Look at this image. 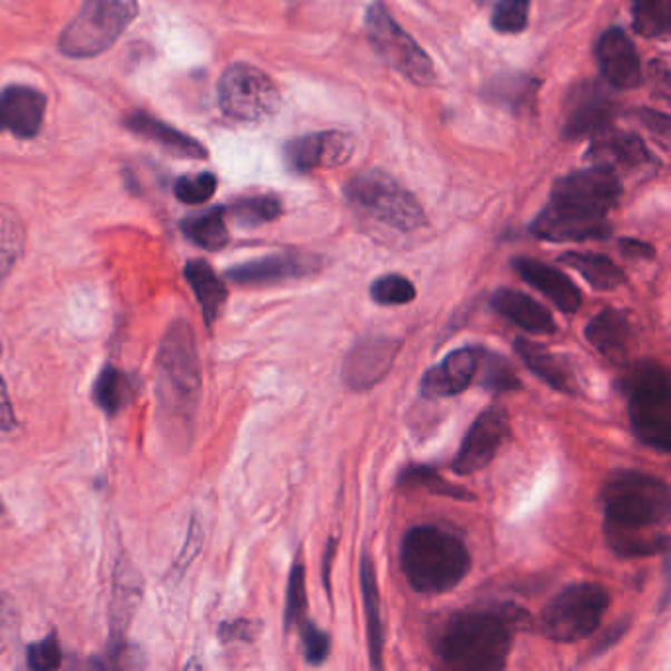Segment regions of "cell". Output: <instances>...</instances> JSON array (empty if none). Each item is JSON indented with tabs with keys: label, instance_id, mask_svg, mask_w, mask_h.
Returning a JSON list of instances; mask_svg holds the SVG:
<instances>
[{
	"label": "cell",
	"instance_id": "1",
	"mask_svg": "<svg viewBox=\"0 0 671 671\" xmlns=\"http://www.w3.org/2000/svg\"><path fill=\"white\" fill-rule=\"evenodd\" d=\"M670 487L640 470H614L604 480V537L619 557H648L668 550L658 526L670 516Z\"/></svg>",
	"mask_w": 671,
	"mask_h": 671
},
{
	"label": "cell",
	"instance_id": "2",
	"mask_svg": "<svg viewBox=\"0 0 671 671\" xmlns=\"http://www.w3.org/2000/svg\"><path fill=\"white\" fill-rule=\"evenodd\" d=\"M621 179L604 166L560 177L529 233L550 243L601 241L611 235L609 213L621 202Z\"/></svg>",
	"mask_w": 671,
	"mask_h": 671
},
{
	"label": "cell",
	"instance_id": "3",
	"mask_svg": "<svg viewBox=\"0 0 671 671\" xmlns=\"http://www.w3.org/2000/svg\"><path fill=\"white\" fill-rule=\"evenodd\" d=\"M528 622L514 604H495L455 613L437 630L434 650L445 668L455 671L503 670L516 630Z\"/></svg>",
	"mask_w": 671,
	"mask_h": 671
},
{
	"label": "cell",
	"instance_id": "4",
	"mask_svg": "<svg viewBox=\"0 0 671 671\" xmlns=\"http://www.w3.org/2000/svg\"><path fill=\"white\" fill-rule=\"evenodd\" d=\"M156 395L164 428L174 437H189L202 398V362L185 319H176L159 341Z\"/></svg>",
	"mask_w": 671,
	"mask_h": 671
},
{
	"label": "cell",
	"instance_id": "5",
	"mask_svg": "<svg viewBox=\"0 0 671 671\" xmlns=\"http://www.w3.org/2000/svg\"><path fill=\"white\" fill-rule=\"evenodd\" d=\"M403 575L421 595H441L457 587L470 570L469 550L455 532L416 526L402 539Z\"/></svg>",
	"mask_w": 671,
	"mask_h": 671
},
{
	"label": "cell",
	"instance_id": "6",
	"mask_svg": "<svg viewBox=\"0 0 671 671\" xmlns=\"http://www.w3.org/2000/svg\"><path fill=\"white\" fill-rule=\"evenodd\" d=\"M634 436L660 454L671 449V382L660 362H638L622 380Z\"/></svg>",
	"mask_w": 671,
	"mask_h": 671
},
{
	"label": "cell",
	"instance_id": "7",
	"mask_svg": "<svg viewBox=\"0 0 671 671\" xmlns=\"http://www.w3.org/2000/svg\"><path fill=\"white\" fill-rule=\"evenodd\" d=\"M138 0H85L59 36V51L74 59L101 56L135 22Z\"/></svg>",
	"mask_w": 671,
	"mask_h": 671
},
{
	"label": "cell",
	"instance_id": "8",
	"mask_svg": "<svg viewBox=\"0 0 671 671\" xmlns=\"http://www.w3.org/2000/svg\"><path fill=\"white\" fill-rule=\"evenodd\" d=\"M344 195L353 207L400 233H414L428 223L420 202L382 169L353 177L344 185Z\"/></svg>",
	"mask_w": 671,
	"mask_h": 671
},
{
	"label": "cell",
	"instance_id": "9",
	"mask_svg": "<svg viewBox=\"0 0 671 671\" xmlns=\"http://www.w3.org/2000/svg\"><path fill=\"white\" fill-rule=\"evenodd\" d=\"M611 604L606 589L596 583H575L563 589L542 613V630L550 640L571 644L591 636Z\"/></svg>",
	"mask_w": 671,
	"mask_h": 671
},
{
	"label": "cell",
	"instance_id": "10",
	"mask_svg": "<svg viewBox=\"0 0 671 671\" xmlns=\"http://www.w3.org/2000/svg\"><path fill=\"white\" fill-rule=\"evenodd\" d=\"M364 25L370 43L390 68L410 79L414 85L429 87L436 84V69L428 54L390 17L385 4H370Z\"/></svg>",
	"mask_w": 671,
	"mask_h": 671
},
{
	"label": "cell",
	"instance_id": "11",
	"mask_svg": "<svg viewBox=\"0 0 671 671\" xmlns=\"http://www.w3.org/2000/svg\"><path fill=\"white\" fill-rule=\"evenodd\" d=\"M218 107L241 123H261L280 109V93L264 71L249 64H235L218 81Z\"/></svg>",
	"mask_w": 671,
	"mask_h": 671
},
{
	"label": "cell",
	"instance_id": "12",
	"mask_svg": "<svg viewBox=\"0 0 671 671\" xmlns=\"http://www.w3.org/2000/svg\"><path fill=\"white\" fill-rule=\"evenodd\" d=\"M619 103L606 85L585 81L575 85L565 103L562 133L570 140L603 135L611 130Z\"/></svg>",
	"mask_w": 671,
	"mask_h": 671
},
{
	"label": "cell",
	"instance_id": "13",
	"mask_svg": "<svg viewBox=\"0 0 671 671\" xmlns=\"http://www.w3.org/2000/svg\"><path fill=\"white\" fill-rule=\"evenodd\" d=\"M508 436L510 424L503 408L493 406L483 411L463 437L461 447L451 463L455 475L467 477L488 467Z\"/></svg>",
	"mask_w": 671,
	"mask_h": 671
},
{
	"label": "cell",
	"instance_id": "14",
	"mask_svg": "<svg viewBox=\"0 0 671 671\" xmlns=\"http://www.w3.org/2000/svg\"><path fill=\"white\" fill-rule=\"evenodd\" d=\"M353 152V136L341 130H323L288 140L284 146V162L290 172L310 174L315 169L343 166L351 159Z\"/></svg>",
	"mask_w": 671,
	"mask_h": 671
},
{
	"label": "cell",
	"instance_id": "15",
	"mask_svg": "<svg viewBox=\"0 0 671 671\" xmlns=\"http://www.w3.org/2000/svg\"><path fill=\"white\" fill-rule=\"evenodd\" d=\"M402 351V339L388 336H370L359 339L343 362V378L353 390L377 387L395 367Z\"/></svg>",
	"mask_w": 671,
	"mask_h": 671
},
{
	"label": "cell",
	"instance_id": "16",
	"mask_svg": "<svg viewBox=\"0 0 671 671\" xmlns=\"http://www.w3.org/2000/svg\"><path fill=\"white\" fill-rule=\"evenodd\" d=\"M323 262L308 252H280L262 259L236 264L227 270V278L239 285H276L318 274Z\"/></svg>",
	"mask_w": 671,
	"mask_h": 671
},
{
	"label": "cell",
	"instance_id": "17",
	"mask_svg": "<svg viewBox=\"0 0 671 671\" xmlns=\"http://www.w3.org/2000/svg\"><path fill=\"white\" fill-rule=\"evenodd\" d=\"M48 97L30 85H9L0 91V133L30 140L40 135Z\"/></svg>",
	"mask_w": 671,
	"mask_h": 671
},
{
	"label": "cell",
	"instance_id": "18",
	"mask_svg": "<svg viewBox=\"0 0 671 671\" xmlns=\"http://www.w3.org/2000/svg\"><path fill=\"white\" fill-rule=\"evenodd\" d=\"M596 61L604 81L613 89H636L642 84V66L636 46L621 28L606 30L596 42Z\"/></svg>",
	"mask_w": 671,
	"mask_h": 671
},
{
	"label": "cell",
	"instance_id": "19",
	"mask_svg": "<svg viewBox=\"0 0 671 671\" xmlns=\"http://www.w3.org/2000/svg\"><path fill=\"white\" fill-rule=\"evenodd\" d=\"M480 347H461L421 378V395L431 400L465 392L477 380Z\"/></svg>",
	"mask_w": 671,
	"mask_h": 671
},
{
	"label": "cell",
	"instance_id": "20",
	"mask_svg": "<svg viewBox=\"0 0 671 671\" xmlns=\"http://www.w3.org/2000/svg\"><path fill=\"white\" fill-rule=\"evenodd\" d=\"M513 269L518 272V276L526 284L546 295L557 310H562L567 315L580 311L581 303H583L581 290L570 276L563 274L562 270L554 269L546 262H539L536 259H526V256L514 259Z\"/></svg>",
	"mask_w": 671,
	"mask_h": 671
},
{
	"label": "cell",
	"instance_id": "21",
	"mask_svg": "<svg viewBox=\"0 0 671 671\" xmlns=\"http://www.w3.org/2000/svg\"><path fill=\"white\" fill-rule=\"evenodd\" d=\"M125 128L128 133L158 144L159 148L179 156V158L205 159L210 150L194 136L185 135L176 126L168 125L159 118L152 117L146 110H133L125 117Z\"/></svg>",
	"mask_w": 671,
	"mask_h": 671
},
{
	"label": "cell",
	"instance_id": "22",
	"mask_svg": "<svg viewBox=\"0 0 671 671\" xmlns=\"http://www.w3.org/2000/svg\"><path fill=\"white\" fill-rule=\"evenodd\" d=\"M493 310L508 319L516 328L528 331L529 336H552L557 331L552 311L546 310L542 303L534 298L522 294L518 290L500 288L493 295Z\"/></svg>",
	"mask_w": 671,
	"mask_h": 671
},
{
	"label": "cell",
	"instance_id": "23",
	"mask_svg": "<svg viewBox=\"0 0 671 671\" xmlns=\"http://www.w3.org/2000/svg\"><path fill=\"white\" fill-rule=\"evenodd\" d=\"M589 158L595 159L596 166L604 168L624 169H642L654 164L652 154L648 152L646 144L642 143L636 135L630 133H611L606 130L601 136H596L595 144L589 150Z\"/></svg>",
	"mask_w": 671,
	"mask_h": 671
},
{
	"label": "cell",
	"instance_id": "24",
	"mask_svg": "<svg viewBox=\"0 0 671 671\" xmlns=\"http://www.w3.org/2000/svg\"><path fill=\"white\" fill-rule=\"evenodd\" d=\"M514 349H516L522 362L539 380H544L557 392H563V395H577L580 392L575 372L571 369L570 362L562 359L560 354L552 353V351H547L546 347L534 343L529 339H524V337L516 339Z\"/></svg>",
	"mask_w": 671,
	"mask_h": 671
},
{
	"label": "cell",
	"instance_id": "25",
	"mask_svg": "<svg viewBox=\"0 0 671 671\" xmlns=\"http://www.w3.org/2000/svg\"><path fill=\"white\" fill-rule=\"evenodd\" d=\"M585 337L609 361L624 362L632 341L629 315L624 311L606 308L589 321Z\"/></svg>",
	"mask_w": 671,
	"mask_h": 671
},
{
	"label": "cell",
	"instance_id": "26",
	"mask_svg": "<svg viewBox=\"0 0 671 671\" xmlns=\"http://www.w3.org/2000/svg\"><path fill=\"white\" fill-rule=\"evenodd\" d=\"M542 81L536 77L518 74V71H504L490 79L485 89V99L496 107L510 110L513 115H528L536 109L537 91Z\"/></svg>",
	"mask_w": 671,
	"mask_h": 671
},
{
	"label": "cell",
	"instance_id": "27",
	"mask_svg": "<svg viewBox=\"0 0 671 671\" xmlns=\"http://www.w3.org/2000/svg\"><path fill=\"white\" fill-rule=\"evenodd\" d=\"M143 596V583L130 563L120 562L115 570V587L110 604V644L125 642L126 629L135 616Z\"/></svg>",
	"mask_w": 671,
	"mask_h": 671
},
{
	"label": "cell",
	"instance_id": "28",
	"mask_svg": "<svg viewBox=\"0 0 671 671\" xmlns=\"http://www.w3.org/2000/svg\"><path fill=\"white\" fill-rule=\"evenodd\" d=\"M184 276L189 288L194 290L195 300L202 308L203 321L207 328H213L221 311L227 303L228 292L225 282L218 278L210 262L203 259H194L187 262Z\"/></svg>",
	"mask_w": 671,
	"mask_h": 671
},
{
	"label": "cell",
	"instance_id": "29",
	"mask_svg": "<svg viewBox=\"0 0 671 671\" xmlns=\"http://www.w3.org/2000/svg\"><path fill=\"white\" fill-rule=\"evenodd\" d=\"M361 591L364 613H367V632H369L370 665L382 668L385 652V624L380 614V591H378L377 571L369 555L361 560Z\"/></svg>",
	"mask_w": 671,
	"mask_h": 671
},
{
	"label": "cell",
	"instance_id": "30",
	"mask_svg": "<svg viewBox=\"0 0 671 671\" xmlns=\"http://www.w3.org/2000/svg\"><path fill=\"white\" fill-rule=\"evenodd\" d=\"M560 262L565 266H570V269L577 270L596 292H611L614 288H619V285L626 282L624 270L604 254L565 252Z\"/></svg>",
	"mask_w": 671,
	"mask_h": 671
},
{
	"label": "cell",
	"instance_id": "31",
	"mask_svg": "<svg viewBox=\"0 0 671 671\" xmlns=\"http://www.w3.org/2000/svg\"><path fill=\"white\" fill-rule=\"evenodd\" d=\"M135 395L136 387L133 378L113 364H105L93 385L95 406L109 418H115L125 410Z\"/></svg>",
	"mask_w": 671,
	"mask_h": 671
},
{
	"label": "cell",
	"instance_id": "32",
	"mask_svg": "<svg viewBox=\"0 0 671 671\" xmlns=\"http://www.w3.org/2000/svg\"><path fill=\"white\" fill-rule=\"evenodd\" d=\"M182 233L192 243L202 246L205 251H221L228 244V228L225 223V207H211V210L195 213L182 221Z\"/></svg>",
	"mask_w": 671,
	"mask_h": 671
},
{
	"label": "cell",
	"instance_id": "33",
	"mask_svg": "<svg viewBox=\"0 0 671 671\" xmlns=\"http://www.w3.org/2000/svg\"><path fill=\"white\" fill-rule=\"evenodd\" d=\"M26 244L25 221L17 210L0 205V288L14 270Z\"/></svg>",
	"mask_w": 671,
	"mask_h": 671
},
{
	"label": "cell",
	"instance_id": "34",
	"mask_svg": "<svg viewBox=\"0 0 671 671\" xmlns=\"http://www.w3.org/2000/svg\"><path fill=\"white\" fill-rule=\"evenodd\" d=\"M225 210L236 225L246 228L261 227L282 215V202L274 194L249 195L231 203Z\"/></svg>",
	"mask_w": 671,
	"mask_h": 671
},
{
	"label": "cell",
	"instance_id": "35",
	"mask_svg": "<svg viewBox=\"0 0 671 671\" xmlns=\"http://www.w3.org/2000/svg\"><path fill=\"white\" fill-rule=\"evenodd\" d=\"M398 487L426 488L431 495L447 496V498H455V500H473L475 498V495H470L469 490L447 483L437 473V469L429 467V465H408L398 477Z\"/></svg>",
	"mask_w": 671,
	"mask_h": 671
},
{
	"label": "cell",
	"instance_id": "36",
	"mask_svg": "<svg viewBox=\"0 0 671 671\" xmlns=\"http://www.w3.org/2000/svg\"><path fill=\"white\" fill-rule=\"evenodd\" d=\"M475 382L493 392H506L522 387L513 364L506 361L503 354L493 353L487 349H480V364Z\"/></svg>",
	"mask_w": 671,
	"mask_h": 671
},
{
	"label": "cell",
	"instance_id": "37",
	"mask_svg": "<svg viewBox=\"0 0 671 671\" xmlns=\"http://www.w3.org/2000/svg\"><path fill=\"white\" fill-rule=\"evenodd\" d=\"M634 30L646 38H660L670 30L671 0H634Z\"/></svg>",
	"mask_w": 671,
	"mask_h": 671
},
{
	"label": "cell",
	"instance_id": "38",
	"mask_svg": "<svg viewBox=\"0 0 671 671\" xmlns=\"http://www.w3.org/2000/svg\"><path fill=\"white\" fill-rule=\"evenodd\" d=\"M416 285L402 274H385L370 285L372 302L385 308L408 305L416 300Z\"/></svg>",
	"mask_w": 671,
	"mask_h": 671
},
{
	"label": "cell",
	"instance_id": "39",
	"mask_svg": "<svg viewBox=\"0 0 671 671\" xmlns=\"http://www.w3.org/2000/svg\"><path fill=\"white\" fill-rule=\"evenodd\" d=\"M217 185V176L211 172L185 174L176 179L174 194H176L177 202L185 203V205H203L215 195Z\"/></svg>",
	"mask_w": 671,
	"mask_h": 671
},
{
	"label": "cell",
	"instance_id": "40",
	"mask_svg": "<svg viewBox=\"0 0 671 671\" xmlns=\"http://www.w3.org/2000/svg\"><path fill=\"white\" fill-rule=\"evenodd\" d=\"M308 609V595H305V570L302 563H295L290 573L288 583V596H285V630L300 629L305 619Z\"/></svg>",
	"mask_w": 671,
	"mask_h": 671
},
{
	"label": "cell",
	"instance_id": "41",
	"mask_svg": "<svg viewBox=\"0 0 671 671\" xmlns=\"http://www.w3.org/2000/svg\"><path fill=\"white\" fill-rule=\"evenodd\" d=\"M529 0H498L493 28L503 35H518L528 28Z\"/></svg>",
	"mask_w": 671,
	"mask_h": 671
},
{
	"label": "cell",
	"instance_id": "42",
	"mask_svg": "<svg viewBox=\"0 0 671 671\" xmlns=\"http://www.w3.org/2000/svg\"><path fill=\"white\" fill-rule=\"evenodd\" d=\"M28 668L36 671L58 670L64 663V652L59 646L58 634L51 632L38 644H30L26 650Z\"/></svg>",
	"mask_w": 671,
	"mask_h": 671
},
{
	"label": "cell",
	"instance_id": "43",
	"mask_svg": "<svg viewBox=\"0 0 671 671\" xmlns=\"http://www.w3.org/2000/svg\"><path fill=\"white\" fill-rule=\"evenodd\" d=\"M298 630L302 634L305 662L310 665H321L325 662L329 652H331V640H329L328 632L319 630L311 621L303 622Z\"/></svg>",
	"mask_w": 671,
	"mask_h": 671
},
{
	"label": "cell",
	"instance_id": "44",
	"mask_svg": "<svg viewBox=\"0 0 671 671\" xmlns=\"http://www.w3.org/2000/svg\"><path fill=\"white\" fill-rule=\"evenodd\" d=\"M18 630H20V621H18L17 604L9 595L0 593V652L14 642Z\"/></svg>",
	"mask_w": 671,
	"mask_h": 671
},
{
	"label": "cell",
	"instance_id": "45",
	"mask_svg": "<svg viewBox=\"0 0 671 671\" xmlns=\"http://www.w3.org/2000/svg\"><path fill=\"white\" fill-rule=\"evenodd\" d=\"M256 632H259L256 622L239 619V621L221 622L217 634L223 644H233V642H252L256 638Z\"/></svg>",
	"mask_w": 671,
	"mask_h": 671
},
{
	"label": "cell",
	"instance_id": "46",
	"mask_svg": "<svg viewBox=\"0 0 671 671\" xmlns=\"http://www.w3.org/2000/svg\"><path fill=\"white\" fill-rule=\"evenodd\" d=\"M200 546H202V528H200V524L194 521L192 522V526H189V534H187L185 547L182 550L179 557H177V570L185 571V567L194 560L195 554L200 552Z\"/></svg>",
	"mask_w": 671,
	"mask_h": 671
},
{
	"label": "cell",
	"instance_id": "47",
	"mask_svg": "<svg viewBox=\"0 0 671 671\" xmlns=\"http://www.w3.org/2000/svg\"><path fill=\"white\" fill-rule=\"evenodd\" d=\"M17 426V414L10 402L9 388L4 378L0 377V431H12Z\"/></svg>",
	"mask_w": 671,
	"mask_h": 671
},
{
	"label": "cell",
	"instance_id": "48",
	"mask_svg": "<svg viewBox=\"0 0 671 671\" xmlns=\"http://www.w3.org/2000/svg\"><path fill=\"white\" fill-rule=\"evenodd\" d=\"M621 251L629 259H648L650 261V259H654L655 256L652 244L642 243V241H636V239H622Z\"/></svg>",
	"mask_w": 671,
	"mask_h": 671
},
{
	"label": "cell",
	"instance_id": "49",
	"mask_svg": "<svg viewBox=\"0 0 671 671\" xmlns=\"http://www.w3.org/2000/svg\"><path fill=\"white\" fill-rule=\"evenodd\" d=\"M638 118H642L650 126V130H655V133H662V135L668 136L670 118L665 117V115H660V113H654V110H642V115L638 113Z\"/></svg>",
	"mask_w": 671,
	"mask_h": 671
},
{
	"label": "cell",
	"instance_id": "50",
	"mask_svg": "<svg viewBox=\"0 0 671 671\" xmlns=\"http://www.w3.org/2000/svg\"><path fill=\"white\" fill-rule=\"evenodd\" d=\"M337 542L331 537L328 542V550H325V557H323V585L328 591H331V565H333V557H336Z\"/></svg>",
	"mask_w": 671,
	"mask_h": 671
},
{
	"label": "cell",
	"instance_id": "51",
	"mask_svg": "<svg viewBox=\"0 0 671 671\" xmlns=\"http://www.w3.org/2000/svg\"><path fill=\"white\" fill-rule=\"evenodd\" d=\"M4 513V504L0 500V514Z\"/></svg>",
	"mask_w": 671,
	"mask_h": 671
}]
</instances>
